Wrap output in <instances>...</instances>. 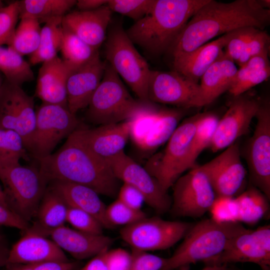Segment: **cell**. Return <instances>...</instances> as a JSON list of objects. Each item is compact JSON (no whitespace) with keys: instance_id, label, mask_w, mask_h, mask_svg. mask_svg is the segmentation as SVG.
Here are the masks:
<instances>
[{"instance_id":"6125c7cd","label":"cell","mask_w":270,"mask_h":270,"mask_svg":"<svg viewBox=\"0 0 270 270\" xmlns=\"http://www.w3.org/2000/svg\"><path fill=\"white\" fill-rule=\"evenodd\" d=\"M4 6V4L2 1L0 0V9Z\"/></svg>"},{"instance_id":"1f68e13d","label":"cell","mask_w":270,"mask_h":270,"mask_svg":"<svg viewBox=\"0 0 270 270\" xmlns=\"http://www.w3.org/2000/svg\"><path fill=\"white\" fill-rule=\"evenodd\" d=\"M63 18L50 20L41 28L39 46L30 56V62L32 65L50 60L57 56L60 51L63 36Z\"/></svg>"},{"instance_id":"83f0119b","label":"cell","mask_w":270,"mask_h":270,"mask_svg":"<svg viewBox=\"0 0 270 270\" xmlns=\"http://www.w3.org/2000/svg\"><path fill=\"white\" fill-rule=\"evenodd\" d=\"M238 70L235 63L224 54V50L200 79L199 107L212 103L228 91Z\"/></svg>"},{"instance_id":"603a6c76","label":"cell","mask_w":270,"mask_h":270,"mask_svg":"<svg viewBox=\"0 0 270 270\" xmlns=\"http://www.w3.org/2000/svg\"><path fill=\"white\" fill-rule=\"evenodd\" d=\"M51 240L64 252L82 260L108 250L113 239L103 234H93L70 228L64 225L52 230Z\"/></svg>"},{"instance_id":"4316f807","label":"cell","mask_w":270,"mask_h":270,"mask_svg":"<svg viewBox=\"0 0 270 270\" xmlns=\"http://www.w3.org/2000/svg\"><path fill=\"white\" fill-rule=\"evenodd\" d=\"M49 186L64 199L68 206L88 212L97 219L104 228H112L106 218V206L96 191L75 183L54 181Z\"/></svg>"},{"instance_id":"8fae6325","label":"cell","mask_w":270,"mask_h":270,"mask_svg":"<svg viewBox=\"0 0 270 270\" xmlns=\"http://www.w3.org/2000/svg\"><path fill=\"white\" fill-rule=\"evenodd\" d=\"M194 223L146 217L124 226L122 239L132 249L148 252L168 248L183 238Z\"/></svg>"},{"instance_id":"680465c9","label":"cell","mask_w":270,"mask_h":270,"mask_svg":"<svg viewBox=\"0 0 270 270\" xmlns=\"http://www.w3.org/2000/svg\"><path fill=\"white\" fill-rule=\"evenodd\" d=\"M260 4L264 8L270 10V0H258Z\"/></svg>"},{"instance_id":"11a10c76","label":"cell","mask_w":270,"mask_h":270,"mask_svg":"<svg viewBox=\"0 0 270 270\" xmlns=\"http://www.w3.org/2000/svg\"><path fill=\"white\" fill-rule=\"evenodd\" d=\"M6 270H33L32 264H8Z\"/></svg>"},{"instance_id":"681fc988","label":"cell","mask_w":270,"mask_h":270,"mask_svg":"<svg viewBox=\"0 0 270 270\" xmlns=\"http://www.w3.org/2000/svg\"><path fill=\"white\" fill-rule=\"evenodd\" d=\"M0 226L26 230L28 222L14 212L9 208L0 204Z\"/></svg>"},{"instance_id":"9f6ffc18","label":"cell","mask_w":270,"mask_h":270,"mask_svg":"<svg viewBox=\"0 0 270 270\" xmlns=\"http://www.w3.org/2000/svg\"><path fill=\"white\" fill-rule=\"evenodd\" d=\"M202 270H236V267L224 264L221 265L208 264Z\"/></svg>"},{"instance_id":"7dc6e473","label":"cell","mask_w":270,"mask_h":270,"mask_svg":"<svg viewBox=\"0 0 270 270\" xmlns=\"http://www.w3.org/2000/svg\"><path fill=\"white\" fill-rule=\"evenodd\" d=\"M118 196V199L127 206L136 210H140L143 203L145 202L144 196L140 191L124 183L120 188Z\"/></svg>"},{"instance_id":"484cf974","label":"cell","mask_w":270,"mask_h":270,"mask_svg":"<svg viewBox=\"0 0 270 270\" xmlns=\"http://www.w3.org/2000/svg\"><path fill=\"white\" fill-rule=\"evenodd\" d=\"M231 32L190 52L173 58L174 70L198 84L204 74L224 52Z\"/></svg>"},{"instance_id":"bcb514c9","label":"cell","mask_w":270,"mask_h":270,"mask_svg":"<svg viewBox=\"0 0 270 270\" xmlns=\"http://www.w3.org/2000/svg\"><path fill=\"white\" fill-rule=\"evenodd\" d=\"M166 258L147 252L132 249L130 253V270H160Z\"/></svg>"},{"instance_id":"5b68a950","label":"cell","mask_w":270,"mask_h":270,"mask_svg":"<svg viewBox=\"0 0 270 270\" xmlns=\"http://www.w3.org/2000/svg\"><path fill=\"white\" fill-rule=\"evenodd\" d=\"M202 115L184 119L172 134L163 150L154 155L144 168L168 192L186 170L194 166L190 160L191 145L196 126Z\"/></svg>"},{"instance_id":"9a60e30c","label":"cell","mask_w":270,"mask_h":270,"mask_svg":"<svg viewBox=\"0 0 270 270\" xmlns=\"http://www.w3.org/2000/svg\"><path fill=\"white\" fill-rule=\"evenodd\" d=\"M119 180L140 191L145 202L156 212L164 214L170 210L172 198L157 180L124 151L106 160Z\"/></svg>"},{"instance_id":"91938a15","label":"cell","mask_w":270,"mask_h":270,"mask_svg":"<svg viewBox=\"0 0 270 270\" xmlns=\"http://www.w3.org/2000/svg\"><path fill=\"white\" fill-rule=\"evenodd\" d=\"M262 270H270V266H264L261 268ZM236 270H241L236 268Z\"/></svg>"},{"instance_id":"52a82bcc","label":"cell","mask_w":270,"mask_h":270,"mask_svg":"<svg viewBox=\"0 0 270 270\" xmlns=\"http://www.w3.org/2000/svg\"><path fill=\"white\" fill-rule=\"evenodd\" d=\"M142 101L134 98L106 62L102 78L87 106L86 117L99 126L122 122L131 116Z\"/></svg>"},{"instance_id":"d590c367","label":"cell","mask_w":270,"mask_h":270,"mask_svg":"<svg viewBox=\"0 0 270 270\" xmlns=\"http://www.w3.org/2000/svg\"><path fill=\"white\" fill-rule=\"evenodd\" d=\"M218 116L212 112H204L199 120L191 145L190 160L196 166V161L201 152L209 147L218 122Z\"/></svg>"},{"instance_id":"db71d44e","label":"cell","mask_w":270,"mask_h":270,"mask_svg":"<svg viewBox=\"0 0 270 270\" xmlns=\"http://www.w3.org/2000/svg\"><path fill=\"white\" fill-rule=\"evenodd\" d=\"M9 250L2 240H0V269L7 264Z\"/></svg>"},{"instance_id":"d4e9b609","label":"cell","mask_w":270,"mask_h":270,"mask_svg":"<svg viewBox=\"0 0 270 270\" xmlns=\"http://www.w3.org/2000/svg\"><path fill=\"white\" fill-rule=\"evenodd\" d=\"M72 70L58 56L44 62L38 70L36 96L42 103L68 107L66 82Z\"/></svg>"},{"instance_id":"ba28073f","label":"cell","mask_w":270,"mask_h":270,"mask_svg":"<svg viewBox=\"0 0 270 270\" xmlns=\"http://www.w3.org/2000/svg\"><path fill=\"white\" fill-rule=\"evenodd\" d=\"M106 62L138 96L148 101V84L151 70L120 25L109 32L105 46Z\"/></svg>"},{"instance_id":"c3c4849f","label":"cell","mask_w":270,"mask_h":270,"mask_svg":"<svg viewBox=\"0 0 270 270\" xmlns=\"http://www.w3.org/2000/svg\"><path fill=\"white\" fill-rule=\"evenodd\" d=\"M106 260L108 270H130V253L124 250H108Z\"/></svg>"},{"instance_id":"d6986e66","label":"cell","mask_w":270,"mask_h":270,"mask_svg":"<svg viewBox=\"0 0 270 270\" xmlns=\"http://www.w3.org/2000/svg\"><path fill=\"white\" fill-rule=\"evenodd\" d=\"M200 166L208 176L216 196L234 197L242 192L246 170L238 142Z\"/></svg>"},{"instance_id":"60d3db41","label":"cell","mask_w":270,"mask_h":270,"mask_svg":"<svg viewBox=\"0 0 270 270\" xmlns=\"http://www.w3.org/2000/svg\"><path fill=\"white\" fill-rule=\"evenodd\" d=\"M153 0H109L106 4L110 10L136 21L148 12Z\"/></svg>"},{"instance_id":"7402d4cb","label":"cell","mask_w":270,"mask_h":270,"mask_svg":"<svg viewBox=\"0 0 270 270\" xmlns=\"http://www.w3.org/2000/svg\"><path fill=\"white\" fill-rule=\"evenodd\" d=\"M112 14L106 4L94 10L74 11L64 16L62 24L98 50L106 40Z\"/></svg>"},{"instance_id":"44dd1931","label":"cell","mask_w":270,"mask_h":270,"mask_svg":"<svg viewBox=\"0 0 270 270\" xmlns=\"http://www.w3.org/2000/svg\"><path fill=\"white\" fill-rule=\"evenodd\" d=\"M68 260L64 252L52 240L28 228L9 250L7 264Z\"/></svg>"},{"instance_id":"8992f818","label":"cell","mask_w":270,"mask_h":270,"mask_svg":"<svg viewBox=\"0 0 270 270\" xmlns=\"http://www.w3.org/2000/svg\"><path fill=\"white\" fill-rule=\"evenodd\" d=\"M0 180L9 208L28 222L36 216L48 184L39 168L0 164Z\"/></svg>"},{"instance_id":"f546056e","label":"cell","mask_w":270,"mask_h":270,"mask_svg":"<svg viewBox=\"0 0 270 270\" xmlns=\"http://www.w3.org/2000/svg\"><path fill=\"white\" fill-rule=\"evenodd\" d=\"M238 208V221L248 225L256 224L270 212V199L259 189L249 184L235 198Z\"/></svg>"},{"instance_id":"5bb4252c","label":"cell","mask_w":270,"mask_h":270,"mask_svg":"<svg viewBox=\"0 0 270 270\" xmlns=\"http://www.w3.org/2000/svg\"><path fill=\"white\" fill-rule=\"evenodd\" d=\"M36 120L33 97L4 79L0 91V129L12 130L28 148Z\"/></svg>"},{"instance_id":"ee69618b","label":"cell","mask_w":270,"mask_h":270,"mask_svg":"<svg viewBox=\"0 0 270 270\" xmlns=\"http://www.w3.org/2000/svg\"><path fill=\"white\" fill-rule=\"evenodd\" d=\"M208 211L210 218L218 222H238L234 197L216 196Z\"/></svg>"},{"instance_id":"836d02e7","label":"cell","mask_w":270,"mask_h":270,"mask_svg":"<svg viewBox=\"0 0 270 270\" xmlns=\"http://www.w3.org/2000/svg\"><path fill=\"white\" fill-rule=\"evenodd\" d=\"M0 72L10 82L20 86L33 80L34 74L30 64L10 48L0 46Z\"/></svg>"},{"instance_id":"7a4b0ae2","label":"cell","mask_w":270,"mask_h":270,"mask_svg":"<svg viewBox=\"0 0 270 270\" xmlns=\"http://www.w3.org/2000/svg\"><path fill=\"white\" fill-rule=\"evenodd\" d=\"M78 128L57 152L38 160L40 172L48 184L70 182L89 187L98 194L115 196L120 188L119 180L106 160L86 144Z\"/></svg>"},{"instance_id":"2e32d148","label":"cell","mask_w":270,"mask_h":270,"mask_svg":"<svg viewBox=\"0 0 270 270\" xmlns=\"http://www.w3.org/2000/svg\"><path fill=\"white\" fill-rule=\"evenodd\" d=\"M232 98L218 122L209 146L212 152L226 148L248 132L262 102L260 98L248 92Z\"/></svg>"},{"instance_id":"ffe728a7","label":"cell","mask_w":270,"mask_h":270,"mask_svg":"<svg viewBox=\"0 0 270 270\" xmlns=\"http://www.w3.org/2000/svg\"><path fill=\"white\" fill-rule=\"evenodd\" d=\"M105 62L99 54L86 64L72 69L66 82L67 105L73 114L87 108L104 75Z\"/></svg>"},{"instance_id":"8d00e7d4","label":"cell","mask_w":270,"mask_h":270,"mask_svg":"<svg viewBox=\"0 0 270 270\" xmlns=\"http://www.w3.org/2000/svg\"><path fill=\"white\" fill-rule=\"evenodd\" d=\"M27 150L22 136L16 132L0 129V164L19 162L26 158Z\"/></svg>"},{"instance_id":"d6a6232c","label":"cell","mask_w":270,"mask_h":270,"mask_svg":"<svg viewBox=\"0 0 270 270\" xmlns=\"http://www.w3.org/2000/svg\"><path fill=\"white\" fill-rule=\"evenodd\" d=\"M62 30L60 50L62 59L71 68L74 69L86 64L99 54L98 50L87 44L63 26Z\"/></svg>"},{"instance_id":"7c38bea8","label":"cell","mask_w":270,"mask_h":270,"mask_svg":"<svg viewBox=\"0 0 270 270\" xmlns=\"http://www.w3.org/2000/svg\"><path fill=\"white\" fill-rule=\"evenodd\" d=\"M170 210L176 216L200 218L208 211L216 196L200 166L190 170L174 183Z\"/></svg>"},{"instance_id":"9c48e42d","label":"cell","mask_w":270,"mask_h":270,"mask_svg":"<svg viewBox=\"0 0 270 270\" xmlns=\"http://www.w3.org/2000/svg\"><path fill=\"white\" fill-rule=\"evenodd\" d=\"M183 114L178 110L160 108L149 100L142 101L127 120L130 138L139 150L153 152L167 142Z\"/></svg>"},{"instance_id":"6f0895ef","label":"cell","mask_w":270,"mask_h":270,"mask_svg":"<svg viewBox=\"0 0 270 270\" xmlns=\"http://www.w3.org/2000/svg\"><path fill=\"white\" fill-rule=\"evenodd\" d=\"M0 204L9 208L6 202L5 196L2 188L0 185Z\"/></svg>"},{"instance_id":"3957f363","label":"cell","mask_w":270,"mask_h":270,"mask_svg":"<svg viewBox=\"0 0 270 270\" xmlns=\"http://www.w3.org/2000/svg\"><path fill=\"white\" fill-rule=\"evenodd\" d=\"M208 0H153L148 12L126 32L130 40L148 52L170 50L193 14Z\"/></svg>"},{"instance_id":"4fadbf2b","label":"cell","mask_w":270,"mask_h":270,"mask_svg":"<svg viewBox=\"0 0 270 270\" xmlns=\"http://www.w3.org/2000/svg\"><path fill=\"white\" fill-rule=\"evenodd\" d=\"M255 118L257 122L246 150L250 184L270 199V102L262 100Z\"/></svg>"},{"instance_id":"6da1fadb","label":"cell","mask_w":270,"mask_h":270,"mask_svg":"<svg viewBox=\"0 0 270 270\" xmlns=\"http://www.w3.org/2000/svg\"><path fill=\"white\" fill-rule=\"evenodd\" d=\"M270 22V10L262 8L258 0H208L188 20L170 50L174 58L218 36L246 26L264 30Z\"/></svg>"},{"instance_id":"b9f144b4","label":"cell","mask_w":270,"mask_h":270,"mask_svg":"<svg viewBox=\"0 0 270 270\" xmlns=\"http://www.w3.org/2000/svg\"><path fill=\"white\" fill-rule=\"evenodd\" d=\"M20 18L18 1L11 2L0 9V46L10 43Z\"/></svg>"},{"instance_id":"7bdbcfd3","label":"cell","mask_w":270,"mask_h":270,"mask_svg":"<svg viewBox=\"0 0 270 270\" xmlns=\"http://www.w3.org/2000/svg\"><path fill=\"white\" fill-rule=\"evenodd\" d=\"M256 29L254 27L246 26L230 32V37L224 48V53L234 63L238 60Z\"/></svg>"},{"instance_id":"cb8c5ba5","label":"cell","mask_w":270,"mask_h":270,"mask_svg":"<svg viewBox=\"0 0 270 270\" xmlns=\"http://www.w3.org/2000/svg\"><path fill=\"white\" fill-rule=\"evenodd\" d=\"M78 128L88 146L104 160L124 151L130 138V124L128 120L100 125L93 128L82 126Z\"/></svg>"},{"instance_id":"f1b7e54d","label":"cell","mask_w":270,"mask_h":270,"mask_svg":"<svg viewBox=\"0 0 270 270\" xmlns=\"http://www.w3.org/2000/svg\"><path fill=\"white\" fill-rule=\"evenodd\" d=\"M68 208L62 197L49 186L38 207L36 221L28 228L47 236L52 230L64 225Z\"/></svg>"},{"instance_id":"94428289","label":"cell","mask_w":270,"mask_h":270,"mask_svg":"<svg viewBox=\"0 0 270 270\" xmlns=\"http://www.w3.org/2000/svg\"><path fill=\"white\" fill-rule=\"evenodd\" d=\"M4 80H2V78L1 72H0V91L1 90V88L2 84Z\"/></svg>"},{"instance_id":"4dcf8cb0","label":"cell","mask_w":270,"mask_h":270,"mask_svg":"<svg viewBox=\"0 0 270 270\" xmlns=\"http://www.w3.org/2000/svg\"><path fill=\"white\" fill-rule=\"evenodd\" d=\"M20 18L29 16L40 23L56 18H64L76 5V0H18Z\"/></svg>"},{"instance_id":"e0dca14e","label":"cell","mask_w":270,"mask_h":270,"mask_svg":"<svg viewBox=\"0 0 270 270\" xmlns=\"http://www.w3.org/2000/svg\"><path fill=\"white\" fill-rule=\"evenodd\" d=\"M206 265L252 262L270 266V226L246 230L232 238L224 250L204 262Z\"/></svg>"},{"instance_id":"816d5d0a","label":"cell","mask_w":270,"mask_h":270,"mask_svg":"<svg viewBox=\"0 0 270 270\" xmlns=\"http://www.w3.org/2000/svg\"><path fill=\"white\" fill-rule=\"evenodd\" d=\"M104 251L95 256L81 270H108L106 252Z\"/></svg>"},{"instance_id":"be15d7a7","label":"cell","mask_w":270,"mask_h":270,"mask_svg":"<svg viewBox=\"0 0 270 270\" xmlns=\"http://www.w3.org/2000/svg\"><path fill=\"white\" fill-rule=\"evenodd\" d=\"M2 240V236L0 235V240Z\"/></svg>"},{"instance_id":"ac0fdd59","label":"cell","mask_w":270,"mask_h":270,"mask_svg":"<svg viewBox=\"0 0 270 270\" xmlns=\"http://www.w3.org/2000/svg\"><path fill=\"white\" fill-rule=\"evenodd\" d=\"M148 99L154 103L183 108L199 107L200 87L175 70H151L148 84Z\"/></svg>"},{"instance_id":"f5cc1de1","label":"cell","mask_w":270,"mask_h":270,"mask_svg":"<svg viewBox=\"0 0 270 270\" xmlns=\"http://www.w3.org/2000/svg\"><path fill=\"white\" fill-rule=\"evenodd\" d=\"M106 0H78L76 6L80 10H90L97 9L107 4Z\"/></svg>"},{"instance_id":"f35d334b","label":"cell","mask_w":270,"mask_h":270,"mask_svg":"<svg viewBox=\"0 0 270 270\" xmlns=\"http://www.w3.org/2000/svg\"><path fill=\"white\" fill-rule=\"evenodd\" d=\"M106 216L112 228L116 226H125L146 217V214L141 210L133 209L118 198L106 206Z\"/></svg>"},{"instance_id":"277c9868","label":"cell","mask_w":270,"mask_h":270,"mask_svg":"<svg viewBox=\"0 0 270 270\" xmlns=\"http://www.w3.org/2000/svg\"><path fill=\"white\" fill-rule=\"evenodd\" d=\"M239 222H218L211 218L194 224L160 270H174L203 262L222 252L230 240L246 230Z\"/></svg>"},{"instance_id":"30bf717a","label":"cell","mask_w":270,"mask_h":270,"mask_svg":"<svg viewBox=\"0 0 270 270\" xmlns=\"http://www.w3.org/2000/svg\"><path fill=\"white\" fill-rule=\"evenodd\" d=\"M79 126V120L68 107L42 103L36 110L34 129L28 152L38 160L44 158Z\"/></svg>"},{"instance_id":"f907efd6","label":"cell","mask_w":270,"mask_h":270,"mask_svg":"<svg viewBox=\"0 0 270 270\" xmlns=\"http://www.w3.org/2000/svg\"><path fill=\"white\" fill-rule=\"evenodd\" d=\"M32 264L33 270H76L80 266L78 262L47 261Z\"/></svg>"},{"instance_id":"f6af8a7d","label":"cell","mask_w":270,"mask_h":270,"mask_svg":"<svg viewBox=\"0 0 270 270\" xmlns=\"http://www.w3.org/2000/svg\"><path fill=\"white\" fill-rule=\"evenodd\" d=\"M270 44V38L268 34L264 30L256 28L236 64L241 66L252 56L268 54Z\"/></svg>"},{"instance_id":"74e56055","label":"cell","mask_w":270,"mask_h":270,"mask_svg":"<svg viewBox=\"0 0 270 270\" xmlns=\"http://www.w3.org/2000/svg\"><path fill=\"white\" fill-rule=\"evenodd\" d=\"M270 74V69L258 70L243 65L238 70L228 92L232 97L244 94L266 80Z\"/></svg>"},{"instance_id":"ab89813d","label":"cell","mask_w":270,"mask_h":270,"mask_svg":"<svg viewBox=\"0 0 270 270\" xmlns=\"http://www.w3.org/2000/svg\"><path fill=\"white\" fill-rule=\"evenodd\" d=\"M66 222L78 230L102 234L104 227L100 222L90 214L79 208L68 206Z\"/></svg>"},{"instance_id":"e575fe53","label":"cell","mask_w":270,"mask_h":270,"mask_svg":"<svg viewBox=\"0 0 270 270\" xmlns=\"http://www.w3.org/2000/svg\"><path fill=\"white\" fill-rule=\"evenodd\" d=\"M12 39L8 47L21 56L32 54L38 48L40 38V22L29 16L20 18Z\"/></svg>"}]
</instances>
